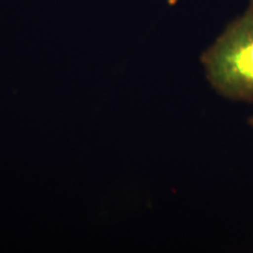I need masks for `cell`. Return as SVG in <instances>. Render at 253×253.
Listing matches in <instances>:
<instances>
[{
  "mask_svg": "<svg viewBox=\"0 0 253 253\" xmlns=\"http://www.w3.org/2000/svg\"><path fill=\"white\" fill-rule=\"evenodd\" d=\"M249 124L253 127V117L249 119Z\"/></svg>",
  "mask_w": 253,
  "mask_h": 253,
  "instance_id": "obj_2",
  "label": "cell"
},
{
  "mask_svg": "<svg viewBox=\"0 0 253 253\" xmlns=\"http://www.w3.org/2000/svg\"><path fill=\"white\" fill-rule=\"evenodd\" d=\"M208 79L224 98L253 102V0L202 54Z\"/></svg>",
  "mask_w": 253,
  "mask_h": 253,
  "instance_id": "obj_1",
  "label": "cell"
}]
</instances>
